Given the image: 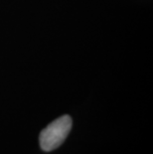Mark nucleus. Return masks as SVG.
<instances>
[{
    "instance_id": "nucleus-1",
    "label": "nucleus",
    "mask_w": 153,
    "mask_h": 154,
    "mask_svg": "<svg viewBox=\"0 0 153 154\" xmlns=\"http://www.w3.org/2000/svg\"><path fill=\"white\" fill-rule=\"evenodd\" d=\"M72 128V119L69 116H63L42 130L40 133V146L42 150L49 152L58 148L67 138Z\"/></svg>"
}]
</instances>
